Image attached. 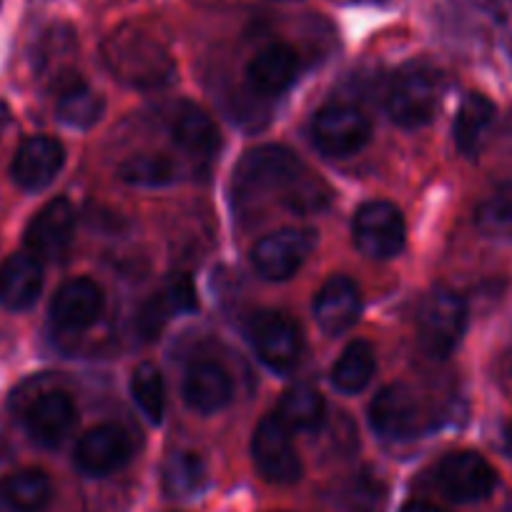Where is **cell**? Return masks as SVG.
<instances>
[{
  "instance_id": "obj_1",
  "label": "cell",
  "mask_w": 512,
  "mask_h": 512,
  "mask_svg": "<svg viewBox=\"0 0 512 512\" xmlns=\"http://www.w3.org/2000/svg\"><path fill=\"white\" fill-rule=\"evenodd\" d=\"M302 159L287 146L267 144L246 151L234 169L231 191L239 206H259L267 199H277V194H307L302 189L307 179Z\"/></svg>"
},
{
  "instance_id": "obj_2",
  "label": "cell",
  "mask_w": 512,
  "mask_h": 512,
  "mask_svg": "<svg viewBox=\"0 0 512 512\" xmlns=\"http://www.w3.org/2000/svg\"><path fill=\"white\" fill-rule=\"evenodd\" d=\"M103 61L113 78L134 88H159L174 78V58L149 33L118 28L103 43Z\"/></svg>"
},
{
  "instance_id": "obj_3",
  "label": "cell",
  "mask_w": 512,
  "mask_h": 512,
  "mask_svg": "<svg viewBox=\"0 0 512 512\" xmlns=\"http://www.w3.org/2000/svg\"><path fill=\"white\" fill-rule=\"evenodd\" d=\"M442 76L427 63H407L395 73L387 93V113L402 128H420L435 118Z\"/></svg>"
},
{
  "instance_id": "obj_4",
  "label": "cell",
  "mask_w": 512,
  "mask_h": 512,
  "mask_svg": "<svg viewBox=\"0 0 512 512\" xmlns=\"http://www.w3.org/2000/svg\"><path fill=\"white\" fill-rule=\"evenodd\" d=\"M467 329V304L457 292L437 287L422 299L417 309V337L420 347L432 359H447L457 347Z\"/></svg>"
},
{
  "instance_id": "obj_5",
  "label": "cell",
  "mask_w": 512,
  "mask_h": 512,
  "mask_svg": "<svg viewBox=\"0 0 512 512\" xmlns=\"http://www.w3.org/2000/svg\"><path fill=\"white\" fill-rule=\"evenodd\" d=\"M244 334L254 347L256 357L274 372H289L299 364L304 349L302 329L277 309H259L244 322Z\"/></svg>"
},
{
  "instance_id": "obj_6",
  "label": "cell",
  "mask_w": 512,
  "mask_h": 512,
  "mask_svg": "<svg viewBox=\"0 0 512 512\" xmlns=\"http://www.w3.org/2000/svg\"><path fill=\"white\" fill-rule=\"evenodd\" d=\"M405 216L390 201H369L359 206L352 221L354 246L367 259L387 262L405 249Z\"/></svg>"
},
{
  "instance_id": "obj_7",
  "label": "cell",
  "mask_w": 512,
  "mask_h": 512,
  "mask_svg": "<svg viewBox=\"0 0 512 512\" xmlns=\"http://www.w3.org/2000/svg\"><path fill=\"white\" fill-rule=\"evenodd\" d=\"M372 139V123L359 108L332 103L314 113L312 141L324 156L347 159L359 154Z\"/></svg>"
},
{
  "instance_id": "obj_8",
  "label": "cell",
  "mask_w": 512,
  "mask_h": 512,
  "mask_svg": "<svg viewBox=\"0 0 512 512\" xmlns=\"http://www.w3.org/2000/svg\"><path fill=\"white\" fill-rule=\"evenodd\" d=\"M317 236V231L302 229V226L272 231L254 244L251 264L269 282H284V279L294 277L312 256Z\"/></svg>"
},
{
  "instance_id": "obj_9",
  "label": "cell",
  "mask_w": 512,
  "mask_h": 512,
  "mask_svg": "<svg viewBox=\"0 0 512 512\" xmlns=\"http://www.w3.org/2000/svg\"><path fill=\"white\" fill-rule=\"evenodd\" d=\"M251 457L264 480L292 485L302 477V460L289 437L287 425L277 415H267L251 437Z\"/></svg>"
},
{
  "instance_id": "obj_10",
  "label": "cell",
  "mask_w": 512,
  "mask_h": 512,
  "mask_svg": "<svg viewBox=\"0 0 512 512\" xmlns=\"http://www.w3.org/2000/svg\"><path fill=\"white\" fill-rule=\"evenodd\" d=\"M369 425L384 440H412L422 430V407L407 384H387L369 405Z\"/></svg>"
},
{
  "instance_id": "obj_11",
  "label": "cell",
  "mask_w": 512,
  "mask_h": 512,
  "mask_svg": "<svg viewBox=\"0 0 512 512\" xmlns=\"http://www.w3.org/2000/svg\"><path fill=\"white\" fill-rule=\"evenodd\" d=\"M440 490L455 502H477L492 495L497 472L490 462L472 450L452 452L437 467Z\"/></svg>"
},
{
  "instance_id": "obj_12",
  "label": "cell",
  "mask_w": 512,
  "mask_h": 512,
  "mask_svg": "<svg viewBox=\"0 0 512 512\" xmlns=\"http://www.w3.org/2000/svg\"><path fill=\"white\" fill-rule=\"evenodd\" d=\"M73 229H76V211L73 204L63 196L48 201L41 211L28 224L26 236V251H31L41 262H53L66 254L68 244L73 239Z\"/></svg>"
},
{
  "instance_id": "obj_13",
  "label": "cell",
  "mask_w": 512,
  "mask_h": 512,
  "mask_svg": "<svg viewBox=\"0 0 512 512\" xmlns=\"http://www.w3.org/2000/svg\"><path fill=\"white\" fill-rule=\"evenodd\" d=\"M131 452L134 447L126 430L116 425H98L78 440L73 457H76L78 470L91 477H103L121 470L131 460Z\"/></svg>"
},
{
  "instance_id": "obj_14",
  "label": "cell",
  "mask_w": 512,
  "mask_h": 512,
  "mask_svg": "<svg viewBox=\"0 0 512 512\" xmlns=\"http://www.w3.org/2000/svg\"><path fill=\"white\" fill-rule=\"evenodd\" d=\"M196 307H199V299H196V287L191 282V277L189 274H174L161 287V292L154 294L141 307L139 317H136V332L146 342H154V339H159V334L164 332V327L171 319L179 317V314L194 312Z\"/></svg>"
},
{
  "instance_id": "obj_15",
  "label": "cell",
  "mask_w": 512,
  "mask_h": 512,
  "mask_svg": "<svg viewBox=\"0 0 512 512\" xmlns=\"http://www.w3.org/2000/svg\"><path fill=\"white\" fill-rule=\"evenodd\" d=\"M63 164H66V151L61 141L53 136H31L16 151L11 174L21 189L41 191L61 174Z\"/></svg>"
},
{
  "instance_id": "obj_16",
  "label": "cell",
  "mask_w": 512,
  "mask_h": 512,
  "mask_svg": "<svg viewBox=\"0 0 512 512\" xmlns=\"http://www.w3.org/2000/svg\"><path fill=\"white\" fill-rule=\"evenodd\" d=\"M103 289L93 279L76 277L71 282L61 284L51 299V319L61 329H88L98 322L103 312Z\"/></svg>"
},
{
  "instance_id": "obj_17",
  "label": "cell",
  "mask_w": 512,
  "mask_h": 512,
  "mask_svg": "<svg viewBox=\"0 0 512 512\" xmlns=\"http://www.w3.org/2000/svg\"><path fill=\"white\" fill-rule=\"evenodd\" d=\"M362 314V294L349 277H329L314 294V319L324 334L347 332Z\"/></svg>"
},
{
  "instance_id": "obj_18",
  "label": "cell",
  "mask_w": 512,
  "mask_h": 512,
  "mask_svg": "<svg viewBox=\"0 0 512 512\" xmlns=\"http://www.w3.org/2000/svg\"><path fill=\"white\" fill-rule=\"evenodd\" d=\"M78 422V410L66 392H46L38 397L26 415L28 435L43 447H58L68 440Z\"/></svg>"
},
{
  "instance_id": "obj_19",
  "label": "cell",
  "mask_w": 512,
  "mask_h": 512,
  "mask_svg": "<svg viewBox=\"0 0 512 512\" xmlns=\"http://www.w3.org/2000/svg\"><path fill=\"white\" fill-rule=\"evenodd\" d=\"M169 134L176 141V146L194 159H211L221 144L214 118L191 101H181L171 108Z\"/></svg>"
},
{
  "instance_id": "obj_20",
  "label": "cell",
  "mask_w": 512,
  "mask_h": 512,
  "mask_svg": "<svg viewBox=\"0 0 512 512\" xmlns=\"http://www.w3.org/2000/svg\"><path fill=\"white\" fill-rule=\"evenodd\" d=\"M43 292V262L31 251H18L0 264V304L13 312L33 307Z\"/></svg>"
},
{
  "instance_id": "obj_21",
  "label": "cell",
  "mask_w": 512,
  "mask_h": 512,
  "mask_svg": "<svg viewBox=\"0 0 512 512\" xmlns=\"http://www.w3.org/2000/svg\"><path fill=\"white\" fill-rule=\"evenodd\" d=\"M297 73V51L287 43H272V46L262 48L246 68V78H249L251 88H256L264 96H279V93L287 91L297 81Z\"/></svg>"
},
{
  "instance_id": "obj_22",
  "label": "cell",
  "mask_w": 512,
  "mask_h": 512,
  "mask_svg": "<svg viewBox=\"0 0 512 512\" xmlns=\"http://www.w3.org/2000/svg\"><path fill=\"white\" fill-rule=\"evenodd\" d=\"M234 387L224 369L216 362H196L186 372L184 400L201 415H214L231 402Z\"/></svg>"
},
{
  "instance_id": "obj_23",
  "label": "cell",
  "mask_w": 512,
  "mask_h": 512,
  "mask_svg": "<svg viewBox=\"0 0 512 512\" xmlns=\"http://www.w3.org/2000/svg\"><path fill=\"white\" fill-rule=\"evenodd\" d=\"M495 103L482 93H467L457 108L455 123H452V136L455 146L465 156H475L485 144V136L495 121Z\"/></svg>"
},
{
  "instance_id": "obj_24",
  "label": "cell",
  "mask_w": 512,
  "mask_h": 512,
  "mask_svg": "<svg viewBox=\"0 0 512 512\" xmlns=\"http://www.w3.org/2000/svg\"><path fill=\"white\" fill-rule=\"evenodd\" d=\"M51 492V480L36 467L11 472L0 482V497L16 512H41L51 500Z\"/></svg>"
},
{
  "instance_id": "obj_25",
  "label": "cell",
  "mask_w": 512,
  "mask_h": 512,
  "mask_svg": "<svg viewBox=\"0 0 512 512\" xmlns=\"http://www.w3.org/2000/svg\"><path fill=\"white\" fill-rule=\"evenodd\" d=\"M374 369H377V354L374 347L364 339L347 344L339 359L332 367V384L344 395H357L372 382Z\"/></svg>"
},
{
  "instance_id": "obj_26",
  "label": "cell",
  "mask_w": 512,
  "mask_h": 512,
  "mask_svg": "<svg viewBox=\"0 0 512 512\" xmlns=\"http://www.w3.org/2000/svg\"><path fill=\"white\" fill-rule=\"evenodd\" d=\"M324 415H327L324 397L307 384H297V387L284 392L282 400H279L277 417L287 425V430L314 432L317 427H322Z\"/></svg>"
},
{
  "instance_id": "obj_27",
  "label": "cell",
  "mask_w": 512,
  "mask_h": 512,
  "mask_svg": "<svg viewBox=\"0 0 512 512\" xmlns=\"http://www.w3.org/2000/svg\"><path fill=\"white\" fill-rule=\"evenodd\" d=\"M209 482V472H206L204 460L196 452H174L166 457L164 467H161V485L164 492L171 497H186L199 495Z\"/></svg>"
},
{
  "instance_id": "obj_28",
  "label": "cell",
  "mask_w": 512,
  "mask_h": 512,
  "mask_svg": "<svg viewBox=\"0 0 512 512\" xmlns=\"http://www.w3.org/2000/svg\"><path fill=\"white\" fill-rule=\"evenodd\" d=\"M103 108H106V103H103L101 93L93 91L86 83L73 81L68 83L61 91V96H58L56 116L58 121L66 123V126L86 131V128L96 126V123L101 121Z\"/></svg>"
},
{
  "instance_id": "obj_29",
  "label": "cell",
  "mask_w": 512,
  "mask_h": 512,
  "mask_svg": "<svg viewBox=\"0 0 512 512\" xmlns=\"http://www.w3.org/2000/svg\"><path fill=\"white\" fill-rule=\"evenodd\" d=\"M118 179L139 189H159L174 184L179 179V169L174 161L161 154H136L118 166Z\"/></svg>"
},
{
  "instance_id": "obj_30",
  "label": "cell",
  "mask_w": 512,
  "mask_h": 512,
  "mask_svg": "<svg viewBox=\"0 0 512 512\" xmlns=\"http://www.w3.org/2000/svg\"><path fill=\"white\" fill-rule=\"evenodd\" d=\"M131 395L139 410L144 412L146 420L151 425H159L164 420L166 410V390H164V377H161L159 367L151 362L139 364L131 377Z\"/></svg>"
},
{
  "instance_id": "obj_31",
  "label": "cell",
  "mask_w": 512,
  "mask_h": 512,
  "mask_svg": "<svg viewBox=\"0 0 512 512\" xmlns=\"http://www.w3.org/2000/svg\"><path fill=\"white\" fill-rule=\"evenodd\" d=\"M477 226L482 234L492 239H510L512 236V181L497 186L490 196L477 206Z\"/></svg>"
},
{
  "instance_id": "obj_32",
  "label": "cell",
  "mask_w": 512,
  "mask_h": 512,
  "mask_svg": "<svg viewBox=\"0 0 512 512\" xmlns=\"http://www.w3.org/2000/svg\"><path fill=\"white\" fill-rule=\"evenodd\" d=\"M402 512H445L442 507L432 505V502H425V500H412L407 502L405 507H402Z\"/></svg>"
},
{
  "instance_id": "obj_33",
  "label": "cell",
  "mask_w": 512,
  "mask_h": 512,
  "mask_svg": "<svg viewBox=\"0 0 512 512\" xmlns=\"http://www.w3.org/2000/svg\"><path fill=\"white\" fill-rule=\"evenodd\" d=\"M502 447H505L507 455L512 457V422H507V425L502 427Z\"/></svg>"
},
{
  "instance_id": "obj_34",
  "label": "cell",
  "mask_w": 512,
  "mask_h": 512,
  "mask_svg": "<svg viewBox=\"0 0 512 512\" xmlns=\"http://www.w3.org/2000/svg\"><path fill=\"white\" fill-rule=\"evenodd\" d=\"M8 121H11V111H8V106L3 101H0V134L6 131Z\"/></svg>"
}]
</instances>
